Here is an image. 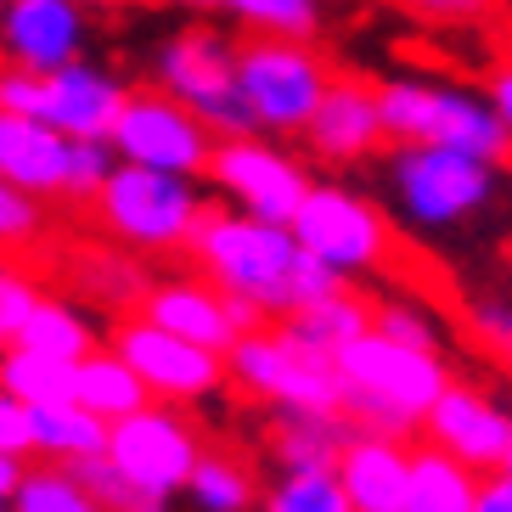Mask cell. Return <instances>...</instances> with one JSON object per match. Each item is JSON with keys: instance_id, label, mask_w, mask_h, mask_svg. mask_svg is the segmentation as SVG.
<instances>
[{"instance_id": "obj_41", "label": "cell", "mask_w": 512, "mask_h": 512, "mask_svg": "<svg viewBox=\"0 0 512 512\" xmlns=\"http://www.w3.org/2000/svg\"><path fill=\"white\" fill-rule=\"evenodd\" d=\"M479 512H512V473H490V479H484Z\"/></svg>"}, {"instance_id": "obj_11", "label": "cell", "mask_w": 512, "mask_h": 512, "mask_svg": "<svg viewBox=\"0 0 512 512\" xmlns=\"http://www.w3.org/2000/svg\"><path fill=\"white\" fill-rule=\"evenodd\" d=\"M203 451L209 445L197 434V422L186 417V406H164V400H152L147 411L113 422V434H107V462L164 512L175 496H186Z\"/></svg>"}, {"instance_id": "obj_26", "label": "cell", "mask_w": 512, "mask_h": 512, "mask_svg": "<svg viewBox=\"0 0 512 512\" xmlns=\"http://www.w3.org/2000/svg\"><path fill=\"white\" fill-rule=\"evenodd\" d=\"M34 411V462H51V467H79L91 456H107V428L102 417L68 400V406H29Z\"/></svg>"}, {"instance_id": "obj_31", "label": "cell", "mask_w": 512, "mask_h": 512, "mask_svg": "<svg viewBox=\"0 0 512 512\" xmlns=\"http://www.w3.org/2000/svg\"><path fill=\"white\" fill-rule=\"evenodd\" d=\"M0 394H12L23 406H68L79 394V366L34 355V349H6L0 355Z\"/></svg>"}, {"instance_id": "obj_8", "label": "cell", "mask_w": 512, "mask_h": 512, "mask_svg": "<svg viewBox=\"0 0 512 512\" xmlns=\"http://www.w3.org/2000/svg\"><path fill=\"white\" fill-rule=\"evenodd\" d=\"M124 102H130V85H124L113 68L102 62H74L62 74H23V68H6L0 74V113H29V119L57 124L68 141H107L113 124H119Z\"/></svg>"}, {"instance_id": "obj_45", "label": "cell", "mask_w": 512, "mask_h": 512, "mask_svg": "<svg viewBox=\"0 0 512 512\" xmlns=\"http://www.w3.org/2000/svg\"><path fill=\"white\" fill-rule=\"evenodd\" d=\"M147 512H158V507H147Z\"/></svg>"}, {"instance_id": "obj_19", "label": "cell", "mask_w": 512, "mask_h": 512, "mask_svg": "<svg viewBox=\"0 0 512 512\" xmlns=\"http://www.w3.org/2000/svg\"><path fill=\"white\" fill-rule=\"evenodd\" d=\"M141 316L158 321V327L175 332V338H186V344H203V349H214V355H226V361H231V349L242 344L237 316H231V299L197 271L152 276L147 299H141Z\"/></svg>"}, {"instance_id": "obj_38", "label": "cell", "mask_w": 512, "mask_h": 512, "mask_svg": "<svg viewBox=\"0 0 512 512\" xmlns=\"http://www.w3.org/2000/svg\"><path fill=\"white\" fill-rule=\"evenodd\" d=\"M394 6H406L411 17L439 23V29H479L501 12V0H394Z\"/></svg>"}, {"instance_id": "obj_35", "label": "cell", "mask_w": 512, "mask_h": 512, "mask_svg": "<svg viewBox=\"0 0 512 512\" xmlns=\"http://www.w3.org/2000/svg\"><path fill=\"white\" fill-rule=\"evenodd\" d=\"M51 237V203L34 192H17V186H0V242L6 254H29Z\"/></svg>"}, {"instance_id": "obj_15", "label": "cell", "mask_w": 512, "mask_h": 512, "mask_svg": "<svg viewBox=\"0 0 512 512\" xmlns=\"http://www.w3.org/2000/svg\"><path fill=\"white\" fill-rule=\"evenodd\" d=\"M422 439L490 479V473H501V467H507L512 406H501L496 394L484 389V383H473V377H456L451 389L439 394V406L428 411Z\"/></svg>"}, {"instance_id": "obj_7", "label": "cell", "mask_w": 512, "mask_h": 512, "mask_svg": "<svg viewBox=\"0 0 512 512\" xmlns=\"http://www.w3.org/2000/svg\"><path fill=\"white\" fill-rule=\"evenodd\" d=\"M152 85L169 91L181 107H192L220 141L231 136H259L254 113L242 102L237 79V40L214 29H181L152 51Z\"/></svg>"}, {"instance_id": "obj_29", "label": "cell", "mask_w": 512, "mask_h": 512, "mask_svg": "<svg viewBox=\"0 0 512 512\" xmlns=\"http://www.w3.org/2000/svg\"><path fill=\"white\" fill-rule=\"evenodd\" d=\"M456 332L473 355L512 377V287H467L456 299Z\"/></svg>"}, {"instance_id": "obj_14", "label": "cell", "mask_w": 512, "mask_h": 512, "mask_svg": "<svg viewBox=\"0 0 512 512\" xmlns=\"http://www.w3.org/2000/svg\"><path fill=\"white\" fill-rule=\"evenodd\" d=\"M107 344L136 366L141 383L152 389V400H164V406H203V400H214L231 383L226 355H214L203 344H186V338L164 332L158 321H147L141 310L113 321L107 327Z\"/></svg>"}, {"instance_id": "obj_43", "label": "cell", "mask_w": 512, "mask_h": 512, "mask_svg": "<svg viewBox=\"0 0 512 512\" xmlns=\"http://www.w3.org/2000/svg\"><path fill=\"white\" fill-rule=\"evenodd\" d=\"M85 12H124V6H136V0H79Z\"/></svg>"}, {"instance_id": "obj_1", "label": "cell", "mask_w": 512, "mask_h": 512, "mask_svg": "<svg viewBox=\"0 0 512 512\" xmlns=\"http://www.w3.org/2000/svg\"><path fill=\"white\" fill-rule=\"evenodd\" d=\"M186 259H192V271L209 276L226 299L259 304L271 321L299 316L304 304L332 299L338 287H349L332 265H321V259L293 237V226H271V220H254V214L220 209V203H214L209 220L197 226Z\"/></svg>"}, {"instance_id": "obj_44", "label": "cell", "mask_w": 512, "mask_h": 512, "mask_svg": "<svg viewBox=\"0 0 512 512\" xmlns=\"http://www.w3.org/2000/svg\"><path fill=\"white\" fill-rule=\"evenodd\" d=\"M501 473H512V445H507V467H501Z\"/></svg>"}, {"instance_id": "obj_40", "label": "cell", "mask_w": 512, "mask_h": 512, "mask_svg": "<svg viewBox=\"0 0 512 512\" xmlns=\"http://www.w3.org/2000/svg\"><path fill=\"white\" fill-rule=\"evenodd\" d=\"M484 96H490V107L501 113V130H507V147H512V57H501L496 68H490Z\"/></svg>"}, {"instance_id": "obj_3", "label": "cell", "mask_w": 512, "mask_h": 512, "mask_svg": "<svg viewBox=\"0 0 512 512\" xmlns=\"http://www.w3.org/2000/svg\"><path fill=\"white\" fill-rule=\"evenodd\" d=\"M338 372H344V417L361 434L389 439H422L428 411L456 383L445 355H422V349H406L377 332H366L361 344L338 355Z\"/></svg>"}, {"instance_id": "obj_24", "label": "cell", "mask_w": 512, "mask_h": 512, "mask_svg": "<svg viewBox=\"0 0 512 512\" xmlns=\"http://www.w3.org/2000/svg\"><path fill=\"white\" fill-rule=\"evenodd\" d=\"M74 400L91 411V417H102L107 428H113V422L147 411L152 406V389L141 383L136 366L107 344V349H96L91 361H79V394H74Z\"/></svg>"}, {"instance_id": "obj_16", "label": "cell", "mask_w": 512, "mask_h": 512, "mask_svg": "<svg viewBox=\"0 0 512 512\" xmlns=\"http://www.w3.org/2000/svg\"><path fill=\"white\" fill-rule=\"evenodd\" d=\"M0 46H6V68L23 74H62L85 62L91 46V23L79 0H6L0 6Z\"/></svg>"}, {"instance_id": "obj_2", "label": "cell", "mask_w": 512, "mask_h": 512, "mask_svg": "<svg viewBox=\"0 0 512 512\" xmlns=\"http://www.w3.org/2000/svg\"><path fill=\"white\" fill-rule=\"evenodd\" d=\"M383 197L394 220L417 237H456L484 226L507 197V164L451 147H394L383 152Z\"/></svg>"}, {"instance_id": "obj_32", "label": "cell", "mask_w": 512, "mask_h": 512, "mask_svg": "<svg viewBox=\"0 0 512 512\" xmlns=\"http://www.w3.org/2000/svg\"><path fill=\"white\" fill-rule=\"evenodd\" d=\"M6 512H107V507L85 490V479H79L74 467L34 462L29 484L6 501Z\"/></svg>"}, {"instance_id": "obj_10", "label": "cell", "mask_w": 512, "mask_h": 512, "mask_svg": "<svg viewBox=\"0 0 512 512\" xmlns=\"http://www.w3.org/2000/svg\"><path fill=\"white\" fill-rule=\"evenodd\" d=\"M231 383L271 411H344L338 361L304 349L287 327H265L231 349Z\"/></svg>"}, {"instance_id": "obj_12", "label": "cell", "mask_w": 512, "mask_h": 512, "mask_svg": "<svg viewBox=\"0 0 512 512\" xmlns=\"http://www.w3.org/2000/svg\"><path fill=\"white\" fill-rule=\"evenodd\" d=\"M107 141L119 152V164L164 169V175H186V181H209L214 152H220V136L209 124L158 85H130V102Z\"/></svg>"}, {"instance_id": "obj_25", "label": "cell", "mask_w": 512, "mask_h": 512, "mask_svg": "<svg viewBox=\"0 0 512 512\" xmlns=\"http://www.w3.org/2000/svg\"><path fill=\"white\" fill-rule=\"evenodd\" d=\"M479 496H484V473H473L467 462H456V456H445L439 445L422 439L417 462H411L406 512H479Z\"/></svg>"}, {"instance_id": "obj_27", "label": "cell", "mask_w": 512, "mask_h": 512, "mask_svg": "<svg viewBox=\"0 0 512 512\" xmlns=\"http://www.w3.org/2000/svg\"><path fill=\"white\" fill-rule=\"evenodd\" d=\"M12 349H34V355H51V361H91L96 349H107V338L96 332L91 310L74 299H57L51 293L40 310H34V321L23 327V338H17Z\"/></svg>"}, {"instance_id": "obj_20", "label": "cell", "mask_w": 512, "mask_h": 512, "mask_svg": "<svg viewBox=\"0 0 512 512\" xmlns=\"http://www.w3.org/2000/svg\"><path fill=\"white\" fill-rule=\"evenodd\" d=\"M68 169H74V141L57 124L29 119V113H0V186L62 203Z\"/></svg>"}, {"instance_id": "obj_23", "label": "cell", "mask_w": 512, "mask_h": 512, "mask_svg": "<svg viewBox=\"0 0 512 512\" xmlns=\"http://www.w3.org/2000/svg\"><path fill=\"white\" fill-rule=\"evenodd\" d=\"M276 327H287L304 349H316V355L338 361V355H344L349 344H361L366 332L377 327V299H372V293H361V287L349 282V287H338L332 299L304 304L299 316L276 321Z\"/></svg>"}, {"instance_id": "obj_37", "label": "cell", "mask_w": 512, "mask_h": 512, "mask_svg": "<svg viewBox=\"0 0 512 512\" xmlns=\"http://www.w3.org/2000/svg\"><path fill=\"white\" fill-rule=\"evenodd\" d=\"M74 473L85 479V490H91V496L102 501L107 512H147V507H152V501L141 496L136 484L124 479V473H119L113 462H107V456H91V462H79ZM158 512H164V507H158Z\"/></svg>"}, {"instance_id": "obj_17", "label": "cell", "mask_w": 512, "mask_h": 512, "mask_svg": "<svg viewBox=\"0 0 512 512\" xmlns=\"http://www.w3.org/2000/svg\"><path fill=\"white\" fill-rule=\"evenodd\" d=\"M304 147H310V158L327 164V169H355V164L383 158L389 124H383L377 85H366V79H355V74L332 79L321 113L310 119V130H304Z\"/></svg>"}, {"instance_id": "obj_30", "label": "cell", "mask_w": 512, "mask_h": 512, "mask_svg": "<svg viewBox=\"0 0 512 512\" xmlns=\"http://www.w3.org/2000/svg\"><path fill=\"white\" fill-rule=\"evenodd\" d=\"M226 17L254 40H304L321 46L327 0H226Z\"/></svg>"}, {"instance_id": "obj_21", "label": "cell", "mask_w": 512, "mask_h": 512, "mask_svg": "<svg viewBox=\"0 0 512 512\" xmlns=\"http://www.w3.org/2000/svg\"><path fill=\"white\" fill-rule=\"evenodd\" d=\"M411 462H417V445L411 439H389V434L349 439L344 462H338V479H344L355 512H406Z\"/></svg>"}, {"instance_id": "obj_13", "label": "cell", "mask_w": 512, "mask_h": 512, "mask_svg": "<svg viewBox=\"0 0 512 512\" xmlns=\"http://www.w3.org/2000/svg\"><path fill=\"white\" fill-rule=\"evenodd\" d=\"M209 186L226 197V209L271 220V226H293L304 209V197L316 192V175L304 169V158L271 136H231L220 141L209 169Z\"/></svg>"}, {"instance_id": "obj_18", "label": "cell", "mask_w": 512, "mask_h": 512, "mask_svg": "<svg viewBox=\"0 0 512 512\" xmlns=\"http://www.w3.org/2000/svg\"><path fill=\"white\" fill-rule=\"evenodd\" d=\"M51 276H57L68 293H79L85 304L113 310V321L136 316L141 299H147V287H152L147 259H136L130 248H119V242H107V237L62 242L57 254H51Z\"/></svg>"}, {"instance_id": "obj_22", "label": "cell", "mask_w": 512, "mask_h": 512, "mask_svg": "<svg viewBox=\"0 0 512 512\" xmlns=\"http://www.w3.org/2000/svg\"><path fill=\"white\" fill-rule=\"evenodd\" d=\"M361 434L344 411H271L265 456L276 473H338L349 439Z\"/></svg>"}, {"instance_id": "obj_28", "label": "cell", "mask_w": 512, "mask_h": 512, "mask_svg": "<svg viewBox=\"0 0 512 512\" xmlns=\"http://www.w3.org/2000/svg\"><path fill=\"white\" fill-rule=\"evenodd\" d=\"M186 501H192V512H254L265 501V490H259V473L242 451L209 445L192 484H186Z\"/></svg>"}, {"instance_id": "obj_34", "label": "cell", "mask_w": 512, "mask_h": 512, "mask_svg": "<svg viewBox=\"0 0 512 512\" xmlns=\"http://www.w3.org/2000/svg\"><path fill=\"white\" fill-rule=\"evenodd\" d=\"M377 338H394V344L406 349H422V355H445V327H439V316L428 310V304L406 299V293H383L377 299Z\"/></svg>"}, {"instance_id": "obj_4", "label": "cell", "mask_w": 512, "mask_h": 512, "mask_svg": "<svg viewBox=\"0 0 512 512\" xmlns=\"http://www.w3.org/2000/svg\"><path fill=\"white\" fill-rule=\"evenodd\" d=\"M209 197L203 186L186 175H164V169H141V164H119L113 181L102 186L91 209L96 237L130 248L136 259H175L192 248L197 226L209 220Z\"/></svg>"}, {"instance_id": "obj_36", "label": "cell", "mask_w": 512, "mask_h": 512, "mask_svg": "<svg viewBox=\"0 0 512 512\" xmlns=\"http://www.w3.org/2000/svg\"><path fill=\"white\" fill-rule=\"evenodd\" d=\"M51 299V287L40 271H29V265H6V276H0V344L12 349L17 338H23V327L34 321V310Z\"/></svg>"}, {"instance_id": "obj_42", "label": "cell", "mask_w": 512, "mask_h": 512, "mask_svg": "<svg viewBox=\"0 0 512 512\" xmlns=\"http://www.w3.org/2000/svg\"><path fill=\"white\" fill-rule=\"evenodd\" d=\"M164 6H181V12H214L220 6L226 12V0H164Z\"/></svg>"}, {"instance_id": "obj_33", "label": "cell", "mask_w": 512, "mask_h": 512, "mask_svg": "<svg viewBox=\"0 0 512 512\" xmlns=\"http://www.w3.org/2000/svg\"><path fill=\"white\" fill-rule=\"evenodd\" d=\"M259 512H355V501L338 473H276Z\"/></svg>"}, {"instance_id": "obj_6", "label": "cell", "mask_w": 512, "mask_h": 512, "mask_svg": "<svg viewBox=\"0 0 512 512\" xmlns=\"http://www.w3.org/2000/svg\"><path fill=\"white\" fill-rule=\"evenodd\" d=\"M237 79H242V102L254 113L259 136L287 141L310 130V119L321 113L332 91V62L321 46H304V40H254L242 34L237 40Z\"/></svg>"}, {"instance_id": "obj_9", "label": "cell", "mask_w": 512, "mask_h": 512, "mask_svg": "<svg viewBox=\"0 0 512 512\" xmlns=\"http://www.w3.org/2000/svg\"><path fill=\"white\" fill-rule=\"evenodd\" d=\"M293 237L321 259L344 282H361V276L389 271L394 259V226L389 209L372 203L366 192L344 181H316V192L304 197L299 220H293Z\"/></svg>"}, {"instance_id": "obj_5", "label": "cell", "mask_w": 512, "mask_h": 512, "mask_svg": "<svg viewBox=\"0 0 512 512\" xmlns=\"http://www.w3.org/2000/svg\"><path fill=\"white\" fill-rule=\"evenodd\" d=\"M377 102H383V124H389L394 147H451L490 158V164L512 158L501 113L479 91L439 85V79H383Z\"/></svg>"}, {"instance_id": "obj_39", "label": "cell", "mask_w": 512, "mask_h": 512, "mask_svg": "<svg viewBox=\"0 0 512 512\" xmlns=\"http://www.w3.org/2000/svg\"><path fill=\"white\" fill-rule=\"evenodd\" d=\"M0 456H29L34 462V411L12 394H0Z\"/></svg>"}]
</instances>
